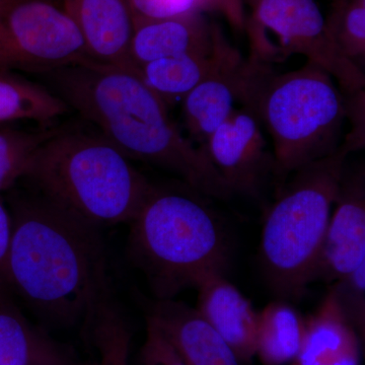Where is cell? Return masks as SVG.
Here are the masks:
<instances>
[{"label": "cell", "instance_id": "2e32d148", "mask_svg": "<svg viewBox=\"0 0 365 365\" xmlns=\"http://www.w3.org/2000/svg\"><path fill=\"white\" fill-rule=\"evenodd\" d=\"M361 338L341 313L329 290L306 319V331L294 365H361Z\"/></svg>", "mask_w": 365, "mask_h": 365}, {"label": "cell", "instance_id": "4316f807", "mask_svg": "<svg viewBox=\"0 0 365 365\" xmlns=\"http://www.w3.org/2000/svg\"><path fill=\"white\" fill-rule=\"evenodd\" d=\"M139 365H188L170 347L153 324L146 323L145 339L139 353Z\"/></svg>", "mask_w": 365, "mask_h": 365}, {"label": "cell", "instance_id": "603a6c76", "mask_svg": "<svg viewBox=\"0 0 365 365\" xmlns=\"http://www.w3.org/2000/svg\"><path fill=\"white\" fill-rule=\"evenodd\" d=\"M91 340L98 353L97 365H130L131 334L121 314L108 304L91 327Z\"/></svg>", "mask_w": 365, "mask_h": 365}, {"label": "cell", "instance_id": "30bf717a", "mask_svg": "<svg viewBox=\"0 0 365 365\" xmlns=\"http://www.w3.org/2000/svg\"><path fill=\"white\" fill-rule=\"evenodd\" d=\"M365 263V169L346 165L314 281L332 284Z\"/></svg>", "mask_w": 365, "mask_h": 365}, {"label": "cell", "instance_id": "cb8c5ba5", "mask_svg": "<svg viewBox=\"0 0 365 365\" xmlns=\"http://www.w3.org/2000/svg\"><path fill=\"white\" fill-rule=\"evenodd\" d=\"M348 323L362 341L365 333V263L329 288Z\"/></svg>", "mask_w": 365, "mask_h": 365}, {"label": "cell", "instance_id": "8fae6325", "mask_svg": "<svg viewBox=\"0 0 365 365\" xmlns=\"http://www.w3.org/2000/svg\"><path fill=\"white\" fill-rule=\"evenodd\" d=\"M148 322L188 365H248L242 362L196 307L160 299L148 309Z\"/></svg>", "mask_w": 365, "mask_h": 365}, {"label": "cell", "instance_id": "d4e9b609", "mask_svg": "<svg viewBox=\"0 0 365 365\" xmlns=\"http://www.w3.org/2000/svg\"><path fill=\"white\" fill-rule=\"evenodd\" d=\"M134 21L206 14L200 0H128Z\"/></svg>", "mask_w": 365, "mask_h": 365}, {"label": "cell", "instance_id": "9c48e42d", "mask_svg": "<svg viewBox=\"0 0 365 365\" xmlns=\"http://www.w3.org/2000/svg\"><path fill=\"white\" fill-rule=\"evenodd\" d=\"M202 150L234 195L258 198L269 180L275 179L272 148L258 120L245 108H235Z\"/></svg>", "mask_w": 365, "mask_h": 365}, {"label": "cell", "instance_id": "d6986e66", "mask_svg": "<svg viewBox=\"0 0 365 365\" xmlns=\"http://www.w3.org/2000/svg\"><path fill=\"white\" fill-rule=\"evenodd\" d=\"M306 319L292 302L277 299L259 312L256 355L263 365L292 364L299 355Z\"/></svg>", "mask_w": 365, "mask_h": 365}, {"label": "cell", "instance_id": "ffe728a7", "mask_svg": "<svg viewBox=\"0 0 365 365\" xmlns=\"http://www.w3.org/2000/svg\"><path fill=\"white\" fill-rule=\"evenodd\" d=\"M69 110L47 86L0 71V124L16 121L48 123Z\"/></svg>", "mask_w": 365, "mask_h": 365}, {"label": "cell", "instance_id": "f1b7e54d", "mask_svg": "<svg viewBox=\"0 0 365 365\" xmlns=\"http://www.w3.org/2000/svg\"><path fill=\"white\" fill-rule=\"evenodd\" d=\"M11 216L4 204L0 202V270L6 261L7 252H9V244H11Z\"/></svg>", "mask_w": 365, "mask_h": 365}, {"label": "cell", "instance_id": "52a82bcc", "mask_svg": "<svg viewBox=\"0 0 365 365\" xmlns=\"http://www.w3.org/2000/svg\"><path fill=\"white\" fill-rule=\"evenodd\" d=\"M249 57L281 63L302 55L332 76L344 95L365 90V73L339 51L318 0H242Z\"/></svg>", "mask_w": 365, "mask_h": 365}, {"label": "cell", "instance_id": "e0dca14e", "mask_svg": "<svg viewBox=\"0 0 365 365\" xmlns=\"http://www.w3.org/2000/svg\"><path fill=\"white\" fill-rule=\"evenodd\" d=\"M234 46L220 29L215 50L168 57L144 64L139 68L144 83L168 102L184 98L208 76L232 51Z\"/></svg>", "mask_w": 365, "mask_h": 365}, {"label": "cell", "instance_id": "f546056e", "mask_svg": "<svg viewBox=\"0 0 365 365\" xmlns=\"http://www.w3.org/2000/svg\"><path fill=\"white\" fill-rule=\"evenodd\" d=\"M9 0H0V13H1L2 9L6 7L7 2H9Z\"/></svg>", "mask_w": 365, "mask_h": 365}, {"label": "cell", "instance_id": "7c38bea8", "mask_svg": "<svg viewBox=\"0 0 365 365\" xmlns=\"http://www.w3.org/2000/svg\"><path fill=\"white\" fill-rule=\"evenodd\" d=\"M78 26L91 59L137 68L131 60L134 31L128 0H60Z\"/></svg>", "mask_w": 365, "mask_h": 365}, {"label": "cell", "instance_id": "7402d4cb", "mask_svg": "<svg viewBox=\"0 0 365 365\" xmlns=\"http://www.w3.org/2000/svg\"><path fill=\"white\" fill-rule=\"evenodd\" d=\"M54 130L0 128V192L24 179L34 155Z\"/></svg>", "mask_w": 365, "mask_h": 365}, {"label": "cell", "instance_id": "3957f363", "mask_svg": "<svg viewBox=\"0 0 365 365\" xmlns=\"http://www.w3.org/2000/svg\"><path fill=\"white\" fill-rule=\"evenodd\" d=\"M237 102L268 134L275 179L330 157L344 138V95L329 72L312 62L280 72L247 57L237 74Z\"/></svg>", "mask_w": 365, "mask_h": 365}, {"label": "cell", "instance_id": "ba28073f", "mask_svg": "<svg viewBox=\"0 0 365 365\" xmlns=\"http://www.w3.org/2000/svg\"><path fill=\"white\" fill-rule=\"evenodd\" d=\"M86 59L78 26L52 0H9L0 13V71L40 74Z\"/></svg>", "mask_w": 365, "mask_h": 365}, {"label": "cell", "instance_id": "5bb4252c", "mask_svg": "<svg viewBox=\"0 0 365 365\" xmlns=\"http://www.w3.org/2000/svg\"><path fill=\"white\" fill-rule=\"evenodd\" d=\"M197 307L225 340L237 356L246 364L256 355V335L259 312L251 300L225 277L215 274L204 279L198 287Z\"/></svg>", "mask_w": 365, "mask_h": 365}, {"label": "cell", "instance_id": "277c9868", "mask_svg": "<svg viewBox=\"0 0 365 365\" xmlns=\"http://www.w3.org/2000/svg\"><path fill=\"white\" fill-rule=\"evenodd\" d=\"M193 189L153 186L130 222L128 254L157 300L173 299L225 274L230 244L220 220Z\"/></svg>", "mask_w": 365, "mask_h": 365}, {"label": "cell", "instance_id": "44dd1931", "mask_svg": "<svg viewBox=\"0 0 365 365\" xmlns=\"http://www.w3.org/2000/svg\"><path fill=\"white\" fill-rule=\"evenodd\" d=\"M326 23L336 47L364 72L365 0H333Z\"/></svg>", "mask_w": 365, "mask_h": 365}, {"label": "cell", "instance_id": "484cf974", "mask_svg": "<svg viewBox=\"0 0 365 365\" xmlns=\"http://www.w3.org/2000/svg\"><path fill=\"white\" fill-rule=\"evenodd\" d=\"M344 100L346 121L349 122L350 130L346 132L340 148L350 155L365 146V90L344 95Z\"/></svg>", "mask_w": 365, "mask_h": 365}, {"label": "cell", "instance_id": "9a60e30c", "mask_svg": "<svg viewBox=\"0 0 365 365\" xmlns=\"http://www.w3.org/2000/svg\"><path fill=\"white\" fill-rule=\"evenodd\" d=\"M242 60L241 52L232 48L222 63L182 100L188 138L201 150L235 111L237 74Z\"/></svg>", "mask_w": 365, "mask_h": 365}, {"label": "cell", "instance_id": "8992f818", "mask_svg": "<svg viewBox=\"0 0 365 365\" xmlns=\"http://www.w3.org/2000/svg\"><path fill=\"white\" fill-rule=\"evenodd\" d=\"M349 155L341 150L282 182L262 228L259 259L277 299H302L314 281L327 228Z\"/></svg>", "mask_w": 365, "mask_h": 365}, {"label": "cell", "instance_id": "ac0fdd59", "mask_svg": "<svg viewBox=\"0 0 365 365\" xmlns=\"http://www.w3.org/2000/svg\"><path fill=\"white\" fill-rule=\"evenodd\" d=\"M0 365H72L66 350L14 307L0 304Z\"/></svg>", "mask_w": 365, "mask_h": 365}, {"label": "cell", "instance_id": "6da1fadb", "mask_svg": "<svg viewBox=\"0 0 365 365\" xmlns=\"http://www.w3.org/2000/svg\"><path fill=\"white\" fill-rule=\"evenodd\" d=\"M11 225L1 271L14 292L46 323L91 330L111 304L100 227L36 192L18 201Z\"/></svg>", "mask_w": 365, "mask_h": 365}, {"label": "cell", "instance_id": "4fadbf2b", "mask_svg": "<svg viewBox=\"0 0 365 365\" xmlns=\"http://www.w3.org/2000/svg\"><path fill=\"white\" fill-rule=\"evenodd\" d=\"M220 26L205 14L134 21L131 60L137 68L155 60L215 50Z\"/></svg>", "mask_w": 365, "mask_h": 365}, {"label": "cell", "instance_id": "5b68a950", "mask_svg": "<svg viewBox=\"0 0 365 365\" xmlns=\"http://www.w3.org/2000/svg\"><path fill=\"white\" fill-rule=\"evenodd\" d=\"M24 179L34 191L101 227L130 223L153 185L101 134L55 129Z\"/></svg>", "mask_w": 365, "mask_h": 365}, {"label": "cell", "instance_id": "83f0119b", "mask_svg": "<svg viewBox=\"0 0 365 365\" xmlns=\"http://www.w3.org/2000/svg\"><path fill=\"white\" fill-rule=\"evenodd\" d=\"M207 13L222 14L230 26L244 32L245 13L242 0H200Z\"/></svg>", "mask_w": 365, "mask_h": 365}, {"label": "cell", "instance_id": "7a4b0ae2", "mask_svg": "<svg viewBox=\"0 0 365 365\" xmlns=\"http://www.w3.org/2000/svg\"><path fill=\"white\" fill-rule=\"evenodd\" d=\"M37 76L131 160L167 170L207 198L234 196L206 153L182 135L139 69L86 59Z\"/></svg>", "mask_w": 365, "mask_h": 365}]
</instances>
